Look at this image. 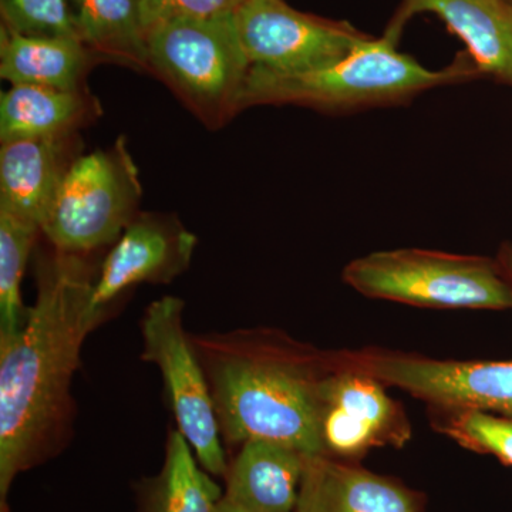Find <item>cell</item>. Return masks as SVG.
Wrapping results in <instances>:
<instances>
[{"mask_svg": "<svg viewBox=\"0 0 512 512\" xmlns=\"http://www.w3.org/2000/svg\"><path fill=\"white\" fill-rule=\"evenodd\" d=\"M96 275L84 255L53 251L37 268L25 325L0 338V507L16 478L42 466L73 437L74 375L87 336L107 315L90 305Z\"/></svg>", "mask_w": 512, "mask_h": 512, "instance_id": "6da1fadb", "label": "cell"}, {"mask_svg": "<svg viewBox=\"0 0 512 512\" xmlns=\"http://www.w3.org/2000/svg\"><path fill=\"white\" fill-rule=\"evenodd\" d=\"M190 338L225 447L265 440L305 456H326L320 387L332 370V353L274 329L190 333Z\"/></svg>", "mask_w": 512, "mask_h": 512, "instance_id": "7a4b0ae2", "label": "cell"}, {"mask_svg": "<svg viewBox=\"0 0 512 512\" xmlns=\"http://www.w3.org/2000/svg\"><path fill=\"white\" fill-rule=\"evenodd\" d=\"M470 56H458L443 70H429L397 50L386 35L370 37L339 62L282 73L252 66L239 110L255 104H301L326 111H352L412 99L421 92L480 77Z\"/></svg>", "mask_w": 512, "mask_h": 512, "instance_id": "3957f363", "label": "cell"}, {"mask_svg": "<svg viewBox=\"0 0 512 512\" xmlns=\"http://www.w3.org/2000/svg\"><path fill=\"white\" fill-rule=\"evenodd\" d=\"M343 279L369 298L433 309H512L500 262L427 249L373 252L349 262Z\"/></svg>", "mask_w": 512, "mask_h": 512, "instance_id": "277c9868", "label": "cell"}, {"mask_svg": "<svg viewBox=\"0 0 512 512\" xmlns=\"http://www.w3.org/2000/svg\"><path fill=\"white\" fill-rule=\"evenodd\" d=\"M148 63L208 124L239 110L251 63L235 28L234 12L181 19L147 32Z\"/></svg>", "mask_w": 512, "mask_h": 512, "instance_id": "5b68a950", "label": "cell"}, {"mask_svg": "<svg viewBox=\"0 0 512 512\" xmlns=\"http://www.w3.org/2000/svg\"><path fill=\"white\" fill-rule=\"evenodd\" d=\"M143 195L126 140L73 160L40 232L53 249L86 255L113 245L138 215Z\"/></svg>", "mask_w": 512, "mask_h": 512, "instance_id": "8992f818", "label": "cell"}, {"mask_svg": "<svg viewBox=\"0 0 512 512\" xmlns=\"http://www.w3.org/2000/svg\"><path fill=\"white\" fill-rule=\"evenodd\" d=\"M184 308L183 299L170 295L147 306L140 320L141 360L160 370L165 402L200 466L212 477H224L227 451L204 367L184 328Z\"/></svg>", "mask_w": 512, "mask_h": 512, "instance_id": "52a82bcc", "label": "cell"}, {"mask_svg": "<svg viewBox=\"0 0 512 512\" xmlns=\"http://www.w3.org/2000/svg\"><path fill=\"white\" fill-rule=\"evenodd\" d=\"M335 357L433 409L478 410L512 419V360L457 362L379 350Z\"/></svg>", "mask_w": 512, "mask_h": 512, "instance_id": "ba28073f", "label": "cell"}, {"mask_svg": "<svg viewBox=\"0 0 512 512\" xmlns=\"http://www.w3.org/2000/svg\"><path fill=\"white\" fill-rule=\"evenodd\" d=\"M234 22L251 67L274 72L328 66L370 39L348 22L299 12L284 0H242Z\"/></svg>", "mask_w": 512, "mask_h": 512, "instance_id": "9c48e42d", "label": "cell"}, {"mask_svg": "<svg viewBox=\"0 0 512 512\" xmlns=\"http://www.w3.org/2000/svg\"><path fill=\"white\" fill-rule=\"evenodd\" d=\"M333 367L320 387V436L326 456L357 458L375 447L403 446L410 424L399 403L376 377L342 365Z\"/></svg>", "mask_w": 512, "mask_h": 512, "instance_id": "30bf717a", "label": "cell"}, {"mask_svg": "<svg viewBox=\"0 0 512 512\" xmlns=\"http://www.w3.org/2000/svg\"><path fill=\"white\" fill-rule=\"evenodd\" d=\"M197 242L178 218L138 214L100 265L90 296L93 311L109 316L134 286L170 284L187 271Z\"/></svg>", "mask_w": 512, "mask_h": 512, "instance_id": "8fae6325", "label": "cell"}, {"mask_svg": "<svg viewBox=\"0 0 512 512\" xmlns=\"http://www.w3.org/2000/svg\"><path fill=\"white\" fill-rule=\"evenodd\" d=\"M431 13L460 37L478 72L512 86V2L510 0H402L384 35L399 43L404 26Z\"/></svg>", "mask_w": 512, "mask_h": 512, "instance_id": "7c38bea8", "label": "cell"}, {"mask_svg": "<svg viewBox=\"0 0 512 512\" xmlns=\"http://www.w3.org/2000/svg\"><path fill=\"white\" fill-rule=\"evenodd\" d=\"M403 485L329 456H305L295 512H419Z\"/></svg>", "mask_w": 512, "mask_h": 512, "instance_id": "4fadbf2b", "label": "cell"}, {"mask_svg": "<svg viewBox=\"0 0 512 512\" xmlns=\"http://www.w3.org/2000/svg\"><path fill=\"white\" fill-rule=\"evenodd\" d=\"M66 138L2 144L0 212L42 228L64 174L73 163L67 160Z\"/></svg>", "mask_w": 512, "mask_h": 512, "instance_id": "5bb4252c", "label": "cell"}, {"mask_svg": "<svg viewBox=\"0 0 512 512\" xmlns=\"http://www.w3.org/2000/svg\"><path fill=\"white\" fill-rule=\"evenodd\" d=\"M228 458L224 497L251 512H293L305 454L265 440L245 441Z\"/></svg>", "mask_w": 512, "mask_h": 512, "instance_id": "9a60e30c", "label": "cell"}, {"mask_svg": "<svg viewBox=\"0 0 512 512\" xmlns=\"http://www.w3.org/2000/svg\"><path fill=\"white\" fill-rule=\"evenodd\" d=\"M90 49L80 37L28 36L2 26L0 76L12 86L82 90Z\"/></svg>", "mask_w": 512, "mask_h": 512, "instance_id": "2e32d148", "label": "cell"}, {"mask_svg": "<svg viewBox=\"0 0 512 512\" xmlns=\"http://www.w3.org/2000/svg\"><path fill=\"white\" fill-rule=\"evenodd\" d=\"M134 491L136 512H215L224 495L177 429L168 431L160 471L141 478Z\"/></svg>", "mask_w": 512, "mask_h": 512, "instance_id": "e0dca14e", "label": "cell"}, {"mask_svg": "<svg viewBox=\"0 0 512 512\" xmlns=\"http://www.w3.org/2000/svg\"><path fill=\"white\" fill-rule=\"evenodd\" d=\"M94 101L83 90L12 86L0 97V140L66 138L84 123Z\"/></svg>", "mask_w": 512, "mask_h": 512, "instance_id": "ac0fdd59", "label": "cell"}, {"mask_svg": "<svg viewBox=\"0 0 512 512\" xmlns=\"http://www.w3.org/2000/svg\"><path fill=\"white\" fill-rule=\"evenodd\" d=\"M70 6L90 50L137 69L150 67L140 0H70Z\"/></svg>", "mask_w": 512, "mask_h": 512, "instance_id": "d6986e66", "label": "cell"}, {"mask_svg": "<svg viewBox=\"0 0 512 512\" xmlns=\"http://www.w3.org/2000/svg\"><path fill=\"white\" fill-rule=\"evenodd\" d=\"M40 229L0 212V338L25 325L22 281Z\"/></svg>", "mask_w": 512, "mask_h": 512, "instance_id": "ffe728a7", "label": "cell"}, {"mask_svg": "<svg viewBox=\"0 0 512 512\" xmlns=\"http://www.w3.org/2000/svg\"><path fill=\"white\" fill-rule=\"evenodd\" d=\"M437 429L461 446L491 454L512 467V419L478 410H441Z\"/></svg>", "mask_w": 512, "mask_h": 512, "instance_id": "44dd1931", "label": "cell"}, {"mask_svg": "<svg viewBox=\"0 0 512 512\" xmlns=\"http://www.w3.org/2000/svg\"><path fill=\"white\" fill-rule=\"evenodd\" d=\"M2 26L28 36L80 37L70 0H0Z\"/></svg>", "mask_w": 512, "mask_h": 512, "instance_id": "7402d4cb", "label": "cell"}, {"mask_svg": "<svg viewBox=\"0 0 512 512\" xmlns=\"http://www.w3.org/2000/svg\"><path fill=\"white\" fill-rule=\"evenodd\" d=\"M242 0H140L141 23L146 33L163 23L181 19H208L228 15Z\"/></svg>", "mask_w": 512, "mask_h": 512, "instance_id": "603a6c76", "label": "cell"}, {"mask_svg": "<svg viewBox=\"0 0 512 512\" xmlns=\"http://www.w3.org/2000/svg\"><path fill=\"white\" fill-rule=\"evenodd\" d=\"M498 262H500L501 268L504 269L505 275L508 276L512 284V244L511 242H505L503 247L498 252Z\"/></svg>", "mask_w": 512, "mask_h": 512, "instance_id": "cb8c5ba5", "label": "cell"}, {"mask_svg": "<svg viewBox=\"0 0 512 512\" xmlns=\"http://www.w3.org/2000/svg\"><path fill=\"white\" fill-rule=\"evenodd\" d=\"M215 512H251L245 510V508L239 507V505L232 503V501L227 500V498L222 495L220 503H218L217 508H215Z\"/></svg>", "mask_w": 512, "mask_h": 512, "instance_id": "d4e9b609", "label": "cell"}, {"mask_svg": "<svg viewBox=\"0 0 512 512\" xmlns=\"http://www.w3.org/2000/svg\"><path fill=\"white\" fill-rule=\"evenodd\" d=\"M510 2H512V0H510Z\"/></svg>", "mask_w": 512, "mask_h": 512, "instance_id": "484cf974", "label": "cell"}]
</instances>
